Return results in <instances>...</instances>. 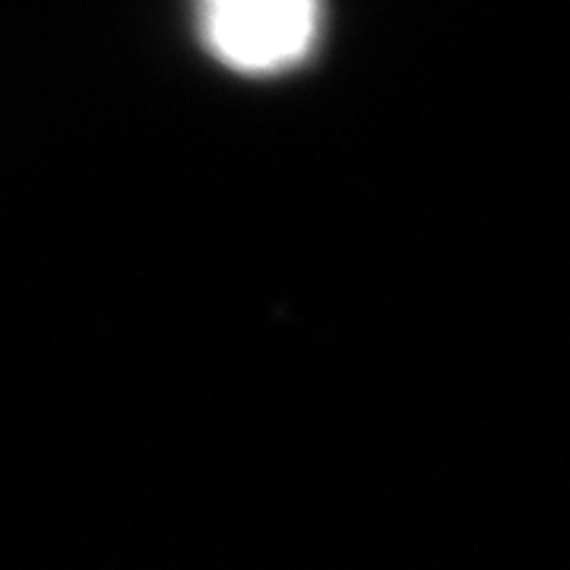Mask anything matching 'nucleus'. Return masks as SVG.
Here are the masks:
<instances>
[{
	"label": "nucleus",
	"mask_w": 570,
	"mask_h": 570,
	"mask_svg": "<svg viewBox=\"0 0 570 570\" xmlns=\"http://www.w3.org/2000/svg\"><path fill=\"white\" fill-rule=\"evenodd\" d=\"M324 0H197V26L216 61L273 77L305 61L321 39Z\"/></svg>",
	"instance_id": "1"
}]
</instances>
